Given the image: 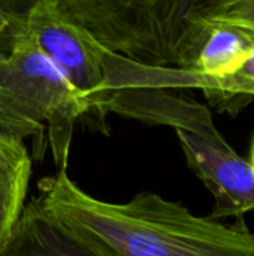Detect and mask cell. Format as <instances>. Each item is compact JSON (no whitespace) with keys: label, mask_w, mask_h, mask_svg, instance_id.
I'll use <instances>...</instances> for the list:
<instances>
[{"label":"cell","mask_w":254,"mask_h":256,"mask_svg":"<svg viewBox=\"0 0 254 256\" xmlns=\"http://www.w3.org/2000/svg\"><path fill=\"white\" fill-rule=\"evenodd\" d=\"M253 46L254 42L246 33L214 22L198 56L193 74L214 80L231 76L244 64Z\"/></svg>","instance_id":"ba28073f"},{"label":"cell","mask_w":254,"mask_h":256,"mask_svg":"<svg viewBox=\"0 0 254 256\" xmlns=\"http://www.w3.org/2000/svg\"><path fill=\"white\" fill-rule=\"evenodd\" d=\"M10 10L4 3H0V56L6 54L10 40Z\"/></svg>","instance_id":"30bf717a"},{"label":"cell","mask_w":254,"mask_h":256,"mask_svg":"<svg viewBox=\"0 0 254 256\" xmlns=\"http://www.w3.org/2000/svg\"><path fill=\"white\" fill-rule=\"evenodd\" d=\"M15 14L12 9L9 50L0 56V136L33 138L39 159L46 136L54 164L67 168L75 124L90 116V105L19 28Z\"/></svg>","instance_id":"3957f363"},{"label":"cell","mask_w":254,"mask_h":256,"mask_svg":"<svg viewBox=\"0 0 254 256\" xmlns=\"http://www.w3.org/2000/svg\"><path fill=\"white\" fill-rule=\"evenodd\" d=\"M187 166L207 186L216 206L213 220L237 218L238 225L254 210V171L219 132L214 120L175 130Z\"/></svg>","instance_id":"5b68a950"},{"label":"cell","mask_w":254,"mask_h":256,"mask_svg":"<svg viewBox=\"0 0 254 256\" xmlns=\"http://www.w3.org/2000/svg\"><path fill=\"white\" fill-rule=\"evenodd\" d=\"M31 158L22 142L0 136V242L25 206Z\"/></svg>","instance_id":"52a82bcc"},{"label":"cell","mask_w":254,"mask_h":256,"mask_svg":"<svg viewBox=\"0 0 254 256\" xmlns=\"http://www.w3.org/2000/svg\"><path fill=\"white\" fill-rule=\"evenodd\" d=\"M204 94L219 112L237 114L247 106L254 98V46L234 75L217 80L216 88L204 92Z\"/></svg>","instance_id":"9c48e42d"},{"label":"cell","mask_w":254,"mask_h":256,"mask_svg":"<svg viewBox=\"0 0 254 256\" xmlns=\"http://www.w3.org/2000/svg\"><path fill=\"white\" fill-rule=\"evenodd\" d=\"M250 165H252V168H253V171H254V142H253V148H252V162H250Z\"/></svg>","instance_id":"8fae6325"},{"label":"cell","mask_w":254,"mask_h":256,"mask_svg":"<svg viewBox=\"0 0 254 256\" xmlns=\"http://www.w3.org/2000/svg\"><path fill=\"white\" fill-rule=\"evenodd\" d=\"M0 256H105L96 246L46 213L36 198L25 202L7 236Z\"/></svg>","instance_id":"8992f818"},{"label":"cell","mask_w":254,"mask_h":256,"mask_svg":"<svg viewBox=\"0 0 254 256\" xmlns=\"http://www.w3.org/2000/svg\"><path fill=\"white\" fill-rule=\"evenodd\" d=\"M111 54L150 69L193 74L211 33L213 0H57Z\"/></svg>","instance_id":"7a4b0ae2"},{"label":"cell","mask_w":254,"mask_h":256,"mask_svg":"<svg viewBox=\"0 0 254 256\" xmlns=\"http://www.w3.org/2000/svg\"><path fill=\"white\" fill-rule=\"evenodd\" d=\"M40 207L105 256H254V234L193 214L154 192L130 201H100L73 183L66 168L39 182Z\"/></svg>","instance_id":"6da1fadb"},{"label":"cell","mask_w":254,"mask_h":256,"mask_svg":"<svg viewBox=\"0 0 254 256\" xmlns=\"http://www.w3.org/2000/svg\"><path fill=\"white\" fill-rule=\"evenodd\" d=\"M15 20L70 87L88 102L90 116L97 122V108L106 92V63L111 52L67 16L57 0L31 2L24 10H16Z\"/></svg>","instance_id":"277c9868"}]
</instances>
